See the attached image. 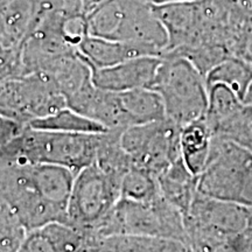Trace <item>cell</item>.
Masks as SVG:
<instances>
[{"label": "cell", "mask_w": 252, "mask_h": 252, "mask_svg": "<svg viewBox=\"0 0 252 252\" xmlns=\"http://www.w3.org/2000/svg\"><path fill=\"white\" fill-rule=\"evenodd\" d=\"M82 4H83V7H84V11H86V13L88 12H90L91 9L96 7L97 5H99L100 2H103L104 0H81Z\"/></svg>", "instance_id": "cell-29"}, {"label": "cell", "mask_w": 252, "mask_h": 252, "mask_svg": "<svg viewBox=\"0 0 252 252\" xmlns=\"http://www.w3.org/2000/svg\"><path fill=\"white\" fill-rule=\"evenodd\" d=\"M181 126L169 119L134 125L122 132L121 143L133 166L159 176L181 158Z\"/></svg>", "instance_id": "cell-9"}, {"label": "cell", "mask_w": 252, "mask_h": 252, "mask_svg": "<svg viewBox=\"0 0 252 252\" xmlns=\"http://www.w3.org/2000/svg\"><path fill=\"white\" fill-rule=\"evenodd\" d=\"M213 145V133L204 118L182 126L180 151L185 165L195 176L204 171L209 161Z\"/></svg>", "instance_id": "cell-16"}, {"label": "cell", "mask_w": 252, "mask_h": 252, "mask_svg": "<svg viewBox=\"0 0 252 252\" xmlns=\"http://www.w3.org/2000/svg\"><path fill=\"white\" fill-rule=\"evenodd\" d=\"M0 196L27 231L68 220L67 207L46 198L36 188L31 163L0 159Z\"/></svg>", "instance_id": "cell-6"}, {"label": "cell", "mask_w": 252, "mask_h": 252, "mask_svg": "<svg viewBox=\"0 0 252 252\" xmlns=\"http://www.w3.org/2000/svg\"><path fill=\"white\" fill-rule=\"evenodd\" d=\"M124 130H108L100 133L94 163L121 188V182L133 166L130 156L121 143ZM121 190V189H119Z\"/></svg>", "instance_id": "cell-17"}, {"label": "cell", "mask_w": 252, "mask_h": 252, "mask_svg": "<svg viewBox=\"0 0 252 252\" xmlns=\"http://www.w3.org/2000/svg\"><path fill=\"white\" fill-rule=\"evenodd\" d=\"M144 1L149 2V4L153 5V6H161V5L174 4V2H181V1H190V0H144Z\"/></svg>", "instance_id": "cell-28"}, {"label": "cell", "mask_w": 252, "mask_h": 252, "mask_svg": "<svg viewBox=\"0 0 252 252\" xmlns=\"http://www.w3.org/2000/svg\"><path fill=\"white\" fill-rule=\"evenodd\" d=\"M40 0H0V42L20 48L40 15Z\"/></svg>", "instance_id": "cell-12"}, {"label": "cell", "mask_w": 252, "mask_h": 252, "mask_svg": "<svg viewBox=\"0 0 252 252\" xmlns=\"http://www.w3.org/2000/svg\"><path fill=\"white\" fill-rule=\"evenodd\" d=\"M207 87L223 84L231 89L244 102L252 83V64L236 55H229L210 69L206 75Z\"/></svg>", "instance_id": "cell-20"}, {"label": "cell", "mask_w": 252, "mask_h": 252, "mask_svg": "<svg viewBox=\"0 0 252 252\" xmlns=\"http://www.w3.org/2000/svg\"><path fill=\"white\" fill-rule=\"evenodd\" d=\"M234 239L196 242L188 244V249L189 252H241Z\"/></svg>", "instance_id": "cell-27"}, {"label": "cell", "mask_w": 252, "mask_h": 252, "mask_svg": "<svg viewBox=\"0 0 252 252\" xmlns=\"http://www.w3.org/2000/svg\"><path fill=\"white\" fill-rule=\"evenodd\" d=\"M252 208L198 193L185 215L187 247L206 241H230L248 228Z\"/></svg>", "instance_id": "cell-10"}, {"label": "cell", "mask_w": 252, "mask_h": 252, "mask_svg": "<svg viewBox=\"0 0 252 252\" xmlns=\"http://www.w3.org/2000/svg\"><path fill=\"white\" fill-rule=\"evenodd\" d=\"M119 198L118 186L93 163L75 176L67 207V224L93 236Z\"/></svg>", "instance_id": "cell-7"}, {"label": "cell", "mask_w": 252, "mask_h": 252, "mask_svg": "<svg viewBox=\"0 0 252 252\" xmlns=\"http://www.w3.org/2000/svg\"><path fill=\"white\" fill-rule=\"evenodd\" d=\"M78 53L91 68H105L140 56H159L138 43L87 35L78 47Z\"/></svg>", "instance_id": "cell-13"}, {"label": "cell", "mask_w": 252, "mask_h": 252, "mask_svg": "<svg viewBox=\"0 0 252 252\" xmlns=\"http://www.w3.org/2000/svg\"><path fill=\"white\" fill-rule=\"evenodd\" d=\"M26 234L27 230L0 196V252H17Z\"/></svg>", "instance_id": "cell-24"}, {"label": "cell", "mask_w": 252, "mask_h": 252, "mask_svg": "<svg viewBox=\"0 0 252 252\" xmlns=\"http://www.w3.org/2000/svg\"><path fill=\"white\" fill-rule=\"evenodd\" d=\"M100 133H64L37 130L26 125L24 131L0 152V159L19 163H50L78 174L96 160Z\"/></svg>", "instance_id": "cell-2"}, {"label": "cell", "mask_w": 252, "mask_h": 252, "mask_svg": "<svg viewBox=\"0 0 252 252\" xmlns=\"http://www.w3.org/2000/svg\"><path fill=\"white\" fill-rule=\"evenodd\" d=\"M34 184L46 198L68 207L75 174L65 167L50 163H31Z\"/></svg>", "instance_id": "cell-18"}, {"label": "cell", "mask_w": 252, "mask_h": 252, "mask_svg": "<svg viewBox=\"0 0 252 252\" xmlns=\"http://www.w3.org/2000/svg\"><path fill=\"white\" fill-rule=\"evenodd\" d=\"M162 56H140L105 68H91L93 82L99 89L124 93L152 88Z\"/></svg>", "instance_id": "cell-11"}, {"label": "cell", "mask_w": 252, "mask_h": 252, "mask_svg": "<svg viewBox=\"0 0 252 252\" xmlns=\"http://www.w3.org/2000/svg\"><path fill=\"white\" fill-rule=\"evenodd\" d=\"M165 105L166 118L179 126L204 118L208 87L203 74L184 56L165 54L152 88Z\"/></svg>", "instance_id": "cell-3"}, {"label": "cell", "mask_w": 252, "mask_h": 252, "mask_svg": "<svg viewBox=\"0 0 252 252\" xmlns=\"http://www.w3.org/2000/svg\"><path fill=\"white\" fill-rule=\"evenodd\" d=\"M17 252H58L42 228L27 231Z\"/></svg>", "instance_id": "cell-25"}, {"label": "cell", "mask_w": 252, "mask_h": 252, "mask_svg": "<svg viewBox=\"0 0 252 252\" xmlns=\"http://www.w3.org/2000/svg\"><path fill=\"white\" fill-rule=\"evenodd\" d=\"M64 106V97L43 72L0 81V115L24 125Z\"/></svg>", "instance_id": "cell-8"}, {"label": "cell", "mask_w": 252, "mask_h": 252, "mask_svg": "<svg viewBox=\"0 0 252 252\" xmlns=\"http://www.w3.org/2000/svg\"><path fill=\"white\" fill-rule=\"evenodd\" d=\"M28 126L37 130L64 132V133H103L108 131L102 124L81 115L68 106L50 113L46 117L31 122Z\"/></svg>", "instance_id": "cell-21"}, {"label": "cell", "mask_w": 252, "mask_h": 252, "mask_svg": "<svg viewBox=\"0 0 252 252\" xmlns=\"http://www.w3.org/2000/svg\"><path fill=\"white\" fill-rule=\"evenodd\" d=\"M130 126L144 125L166 119L163 100L151 88H141L119 93Z\"/></svg>", "instance_id": "cell-19"}, {"label": "cell", "mask_w": 252, "mask_h": 252, "mask_svg": "<svg viewBox=\"0 0 252 252\" xmlns=\"http://www.w3.org/2000/svg\"><path fill=\"white\" fill-rule=\"evenodd\" d=\"M197 191L252 208V152L234 141L213 137L209 161L198 175Z\"/></svg>", "instance_id": "cell-5"}, {"label": "cell", "mask_w": 252, "mask_h": 252, "mask_svg": "<svg viewBox=\"0 0 252 252\" xmlns=\"http://www.w3.org/2000/svg\"><path fill=\"white\" fill-rule=\"evenodd\" d=\"M89 35L138 43L162 56L168 34L153 5L144 0H104L87 13Z\"/></svg>", "instance_id": "cell-1"}, {"label": "cell", "mask_w": 252, "mask_h": 252, "mask_svg": "<svg viewBox=\"0 0 252 252\" xmlns=\"http://www.w3.org/2000/svg\"><path fill=\"white\" fill-rule=\"evenodd\" d=\"M94 252H189L187 244L180 241L152 236L115 235L109 237H89Z\"/></svg>", "instance_id": "cell-14"}, {"label": "cell", "mask_w": 252, "mask_h": 252, "mask_svg": "<svg viewBox=\"0 0 252 252\" xmlns=\"http://www.w3.org/2000/svg\"><path fill=\"white\" fill-rule=\"evenodd\" d=\"M115 235L152 236L187 244L184 214L161 194L151 201L119 198L112 212L94 234L98 238Z\"/></svg>", "instance_id": "cell-4"}, {"label": "cell", "mask_w": 252, "mask_h": 252, "mask_svg": "<svg viewBox=\"0 0 252 252\" xmlns=\"http://www.w3.org/2000/svg\"><path fill=\"white\" fill-rule=\"evenodd\" d=\"M244 103L247 104L248 106H250V108L252 109V83L250 88H249L248 93L247 94H245V98H244Z\"/></svg>", "instance_id": "cell-30"}, {"label": "cell", "mask_w": 252, "mask_h": 252, "mask_svg": "<svg viewBox=\"0 0 252 252\" xmlns=\"http://www.w3.org/2000/svg\"><path fill=\"white\" fill-rule=\"evenodd\" d=\"M158 182L162 197L185 216L197 194L198 176L189 171L182 158H179L158 176Z\"/></svg>", "instance_id": "cell-15"}, {"label": "cell", "mask_w": 252, "mask_h": 252, "mask_svg": "<svg viewBox=\"0 0 252 252\" xmlns=\"http://www.w3.org/2000/svg\"><path fill=\"white\" fill-rule=\"evenodd\" d=\"M121 198L151 201L160 195L158 178L140 167L132 166L121 182Z\"/></svg>", "instance_id": "cell-23"}, {"label": "cell", "mask_w": 252, "mask_h": 252, "mask_svg": "<svg viewBox=\"0 0 252 252\" xmlns=\"http://www.w3.org/2000/svg\"><path fill=\"white\" fill-rule=\"evenodd\" d=\"M244 106V102L231 89L223 84H214L208 88V108L204 121L210 131L234 116Z\"/></svg>", "instance_id": "cell-22"}, {"label": "cell", "mask_w": 252, "mask_h": 252, "mask_svg": "<svg viewBox=\"0 0 252 252\" xmlns=\"http://www.w3.org/2000/svg\"><path fill=\"white\" fill-rule=\"evenodd\" d=\"M25 127H26V125L0 115V152L12 140L15 139L24 131Z\"/></svg>", "instance_id": "cell-26"}]
</instances>
